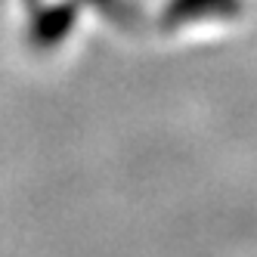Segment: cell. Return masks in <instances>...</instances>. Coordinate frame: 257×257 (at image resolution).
Here are the masks:
<instances>
[{
  "instance_id": "cell-1",
  "label": "cell",
  "mask_w": 257,
  "mask_h": 257,
  "mask_svg": "<svg viewBox=\"0 0 257 257\" xmlns=\"http://www.w3.org/2000/svg\"><path fill=\"white\" fill-rule=\"evenodd\" d=\"M235 0H171L168 13H164V22H186L192 16H205L201 10H232Z\"/></svg>"
},
{
  "instance_id": "cell-2",
  "label": "cell",
  "mask_w": 257,
  "mask_h": 257,
  "mask_svg": "<svg viewBox=\"0 0 257 257\" xmlns=\"http://www.w3.org/2000/svg\"><path fill=\"white\" fill-rule=\"evenodd\" d=\"M68 25H71V10L68 7L50 10V13H44L41 19L34 22V38H38L41 44H53V41H59L68 31Z\"/></svg>"
}]
</instances>
